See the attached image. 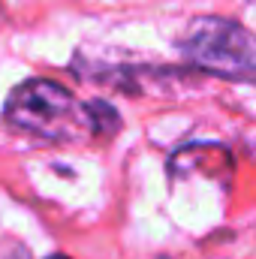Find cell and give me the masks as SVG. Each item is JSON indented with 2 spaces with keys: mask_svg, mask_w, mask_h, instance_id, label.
Here are the masks:
<instances>
[{
  "mask_svg": "<svg viewBox=\"0 0 256 259\" xmlns=\"http://www.w3.org/2000/svg\"><path fill=\"white\" fill-rule=\"evenodd\" d=\"M184 61L226 81H256V33L220 15H199L178 39Z\"/></svg>",
  "mask_w": 256,
  "mask_h": 259,
  "instance_id": "obj_2",
  "label": "cell"
},
{
  "mask_svg": "<svg viewBox=\"0 0 256 259\" xmlns=\"http://www.w3.org/2000/svg\"><path fill=\"white\" fill-rule=\"evenodd\" d=\"M49 259H69V256H61V253H55V256H49Z\"/></svg>",
  "mask_w": 256,
  "mask_h": 259,
  "instance_id": "obj_3",
  "label": "cell"
},
{
  "mask_svg": "<svg viewBox=\"0 0 256 259\" xmlns=\"http://www.w3.org/2000/svg\"><path fill=\"white\" fill-rule=\"evenodd\" d=\"M6 124L46 142H81L91 136H112L121 121L118 112L103 100L78 103L64 84L52 78L21 81L3 106Z\"/></svg>",
  "mask_w": 256,
  "mask_h": 259,
  "instance_id": "obj_1",
  "label": "cell"
}]
</instances>
